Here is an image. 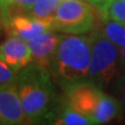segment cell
Returning a JSON list of instances; mask_svg holds the SVG:
<instances>
[{
  "label": "cell",
  "instance_id": "obj_13",
  "mask_svg": "<svg viewBox=\"0 0 125 125\" xmlns=\"http://www.w3.org/2000/svg\"><path fill=\"white\" fill-rule=\"evenodd\" d=\"M101 21H102V28L99 30L100 32L120 48L125 47L124 23L113 20H103V19H101Z\"/></svg>",
  "mask_w": 125,
  "mask_h": 125
},
{
  "label": "cell",
  "instance_id": "obj_16",
  "mask_svg": "<svg viewBox=\"0 0 125 125\" xmlns=\"http://www.w3.org/2000/svg\"><path fill=\"white\" fill-rule=\"evenodd\" d=\"M17 72H15L6 62L0 60V85L17 83Z\"/></svg>",
  "mask_w": 125,
  "mask_h": 125
},
{
  "label": "cell",
  "instance_id": "obj_21",
  "mask_svg": "<svg viewBox=\"0 0 125 125\" xmlns=\"http://www.w3.org/2000/svg\"><path fill=\"white\" fill-rule=\"evenodd\" d=\"M0 10H1V7H0Z\"/></svg>",
  "mask_w": 125,
  "mask_h": 125
},
{
  "label": "cell",
  "instance_id": "obj_14",
  "mask_svg": "<svg viewBox=\"0 0 125 125\" xmlns=\"http://www.w3.org/2000/svg\"><path fill=\"white\" fill-rule=\"evenodd\" d=\"M98 10L103 20H113L125 24V0H107Z\"/></svg>",
  "mask_w": 125,
  "mask_h": 125
},
{
  "label": "cell",
  "instance_id": "obj_17",
  "mask_svg": "<svg viewBox=\"0 0 125 125\" xmlns=\"http://www.w3.org/2000/svg\"><path fill=\"white\" fill-rule=\"evenodd\" d=\"M85 2H88L89 4H91L93 7H95L97 10H100L105 3L107 2V0H84Z\"/></svg>",
  "mask_w": 125,
  "mask_h": 125
},
{
  "label": "cell",
  "instance_id": "obj_6",
  "mask_svg": "<svg viewBox=\"0 0 125 125\" xmlns=\"http://www.w3.org/2000/svg\"><path fill=\"white\" fill-rule=\"evenodd\" d=\"M17 83L0 85V125L27 124Z\"/></svg>",
  "mask_w": 125,
  "mask_h": 125
},
{
  "label": "cell",
  "instance_id": "obj_1",
  "mask_svg": "<svg viewBox=\"0 0 125 125\" xmlns=\"http://www.w3.org/2000/svg\"><path fill=\"white\" fill-rule=\"evenodd\" d=\"M49 70L31 62L19 71L17 87L25 115L31 124L54 120L57 98Z\"/></svg>",
  "mask_w": 125,
  "mask_h": 125
},
{
  "label": "cell",
  "instance_id": "obj_4",
  "mask_svg": "<svg viewBox=\"0 0 125 125\" xmlns=\"http://www.w3.org/2000/svg\"><path fill=\"white\" fill-rule=\"evenodd\" d=\"M96 14L84 0H62L51 19V30L84 34L96 28Z\"/></svg>",
  "mask_w": 125,
  "mask_h": 125
},
{
  "label": "cell",
  "instance_id": "obj_12",
  "mask_svg": "<svg viewBox=\"0 0 125 125\" xmlns=\"http://www.w3.org/2000/svg\"><path fill=\"white\" fill-rule=\"evenodd\" d=\"M54 123L60 125H88L94 124L93 120L90 117L85 116L81 113L77 112L76 109L72 108L70 105L62 108L61 111H57Z\"/></svg>",
  "mask_w": 125,
  "mask_h": 125
},
{
  "label": "cell",
  "instance_id": "obj_20",
  "mask_svg": "<svg viewBox=\"0 0 125 125\" xmlns=\"http://www.w3.org/2000/svg\"><path fill=\"white\" fill-rule=\"evenodd\" d=\"M0 34H1V26H0Z\"/></svg>",
  "mask_w": 125,
  "mask_h": 125
},
{
  "label": "cell",
  "instance_id": "obj_5",
  "mask_svg": "<svg viewBox=\"0 0 125 125\" xmlns=\"http://www.w3.org/2000/svg\"><path fill=\"white\" fill-rule=\"evenodd\" d=\"M66 92L68 105L91 119L95 114L101 97L104 94L102 89L91 81H83L73 84L66 90Z\"/></svg>",
  "mask_w": 125,
  "mask_h": 125
},
{
  "label": "cell",
  "instance_id": "obj_10",
  "mask_svg": "<svg viewBox=\"0 0 125 125\" xmlns=\"http://www.w3.org/2000/svg\"><path fill=\"white\" fill-rule=\"evenodd\" d=\"M120 113V103L115 98L103 94L93 115L94 124H103L117 118Z\"/></svg>",
  "mask_w": 125,
  "mask_h": 125
},
{
  "label": "cell",
  "instance_id": "obj_9",
  "mask_svg": "<svg viewBox=\"0 0 125 125\" xmlns=\"http://www.w3.org/2000/svg\"><path fill=\"white\" fill-rule=\"evenodd\" d=\"M62 34H57L54 30H48L33 39L27 41L31 51L32 62L49 69L54 54L60 44Z\"/></svg>",
  "mask_w": 125,
  "mask_h": 125
},
{
  "label": "cell",
  "instance_id": "obj_19",
  "mask_svg": "<svg viewBox=\"0 0 125 125\" xmlns=\"http://www.w3.org/2000/svg\"><path fill=\"white\" fill-rule=\"evenodd\" d=\"M123 103H124V106H125V88H124V96H123Z\"/></svg>",
  "mask_w": 125,
  "mask_h": 125
},
{
  "label": "cell",
  "instance_id": "obj_15",
  "mask_svg": "<svg viewBox=\"0 0 125 125\" xmlns=\"http://www.w3.org/2000/svg\"><path fill=\"white\" fill-rule=\"evenodd\" d=\"M61 0H37L29 15L42 20L51 21Z\"/></svg>",
  "mask_w": 125,
  "mask_h": 125
},
{
  "label": "cell",
  "instance_id": "obj_7",
  "mask_svg": "<svg viewBox=\"0 0 125 125\" xmlns=\"http://www.w3.org/2000/svg\"><path fill=\"white\" fill-rule=\"evenodd\" d=\"M0 60L6 62L15 72L19 73L32 62L27 41L16 36H10L0 44Z\"/></svg>",
  "mask_w": 125,
  "mask_h": 125
},
{
  "label": "cell",
  "instance_id": "obj_3",
  "mask_svg": "<svg viewBox=\"0 0 125 125\" xmlns=\"http://www.w3.org/2000/svg\"><path fill=\"white\" fill-rule=\"evenodd\" d=\"M90 38L92 57L89 81L102 89L118 77V46L105 38L99 30L92 33Z\"/></svg>",
  "mask_w": 125,
  "mask_h": 125
},
{
  "label": "cell",
  "instance_id": "obj_8",
  "mask_svg": "<svg viewBox=\"0 0 125 125\" xmlns=\"http://www.w3.org/2000/svg\"><path fill=\"white\" fill-rule=\"evenodd\" d=\"M4 26L10 36H16L28 41L51 30V21L42 20L29 14H23L11 17Z\"/></svg>",
  "mask_w": 125,
  "mask_h": 125
},
{
  "label": "cell",
  "instance_id": "obj_18",
  "mask_svg": "<svg viewBox=\"0 0 125 125\" xmlns=\"http://www.w3.org/2000/svg\"><path fill=\"white\" fill-rule=\"evenodd\" d=\"M121 58H122V61L124 62V65H125V47L121 48Z\"/></svg>",
  "mask_w": 125,
  "mask_h": 125
},
{
  "label": "cell",
  "instance_id": "obj_2",
  "mask_svg": "<svg viewBox=\"0 0 125 125\" xmlns=\"http://www.w3.org/2000/svg\"><path fill=\"white\" fill-rule=\"evenodd\" d=\"M91 38L79 34L62 36L49 72L62 88L89 81L91 67Z\"/></svg>",
  "mask_w": 125,
  "mask_h": 125
},
{
  "label": "cell",
  "instance_id": "obj_11",
  "mask_svg": "<svg viewBox=\"0 0 125 125\" xmlns=\"http://www.w3.org/2000/svg\"><path fill=\"white\" fill-rule=\"evenodd\" d=\"M37 0H0L2 22L5 23L16 15L29 14Z\"/></svg>",
  "mask_w": 125,
  "mask_h": 125
}]
</instances>
